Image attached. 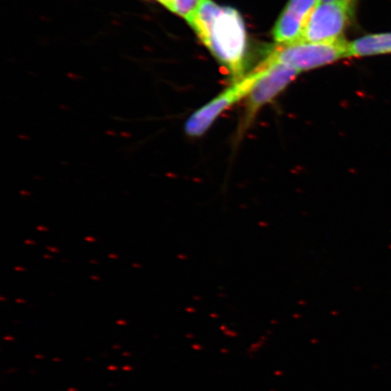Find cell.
<instances>
[{
	"instance_id": "6da1fadb",
	"label": "cell",
	"mask_w": 391,
	"mask_h": 391,
	"mask_svg": "<svg viewBox=\"0 0 391 391\" xmlns=\"http://www.w3.org/2000/svg\"><path fill=\"white\" fill-rule=\"evenodd\" d=\"M197 37L235 78H242L247 55V29L233 7L203 0L189 24Z\"/></svg>"
},
{
	"instance_id": "7a4b0ae2",
	"label": "cell",
	"mask_w": 391,
	"mask_h": 391,
	"mask_svg": "<svg viewBox=\"0 0 391 391\" xmlns=\"http://www.w3.org/2000/svg\"><path fill=\"white\" fill-rule=\"evenodd\" d=\"M349 42L342 37L328 42L299 40L279 45L265 61L269 65H286L302 72L350 57Z\"/></svg>"
},
{
	"instance_id": "3957f363",
	"label": "cell",
	"mask_w": 391,
	"mask_h": 391,
	"mask_svg": "<svg viewBox=\"0 0 391 391\" xmlns=\"http://www.w3.org/2000/svg\"><path fill=\"white\" fill-rule=\"evenodd\" d=\"M267 67V65L262 62L248 75L235 80L233 85L194 111L184 124L185 135L192 140L203 137L224 111L244 98L248 97V93L265 72Z\"/></svg>"
},
{
	"instance_id": "277c9868",
	"label": "cell",
	"mask_w": 391,
	"mask_h": 391,
	"mask_svg": "<svg viewBox=\"0 0 391 391\" xmlns=\"http://www.w3.org/2000/svg\"><path fill=\"white\" fill-rule=\"evenodd\" d=\"M264 62L267 67L248 93L245 111L235 130L234 146L240 143L261 109L277 97L300 73L286 65H269L265 60Z\"/></svg>"
},
{
	"instance_id": "5b68a950",
	"label": "cell",
	"mask_w": 391,
	"mask_h": 391,
	"mask_svg": "<svg viewBox=\"0 0 391 391\" xmlns=\"http://www.w3.org/2000/svg\"><path fill=\"white\" fill-rule=\"evenodd\" d=\"M355 5L344 2H319L307 22L301 40L328 42L343 37Z\"/></svg>"
},
{
	"instance_id": "8992f818",
	"label": "cell",
	"mask_w": 391,
	"mask_h": 391,
	"mask_svg": "<svg viewBox=\"0 0 391 391\" xmlns=\"http://www.w3.org/2000/svg\"><path fill=\"white\" fill-rule=\"evenodd\" d=\"M318 3L319 0H289L274 25V41L278 45H286L301 40Z\"/></svg>"
},
{
	"instance_id": "52a82bcc",
	"label": "cell",
	"mask_w": 391,
	"mask_h": 391,
	"mask_svg": "<svg viewBox=\"0 0 391 391\" xmlns=\"http://www.w3.org/2000/svg\"><path fill=\"white\" fill-rule=\"evenodd\" d=\"M350 57L391 54V32L376 33L349 42Z\"/></svg>"
},
{
	"instance_id": "ba28073f",
	"label": "cell",
	"mask_w": 391,
	"mask_h": 391,
	"mask_svg": "<svg viewBox=\"0 0 391 391\" xmlns=\"http://www.w3.org/2000/svg\"><path fill=\"white\" fill-rule=\"evenodd\" d=\"M203 0H173L171 11L181 17L188 23L193 19Z\"/></svg>"
},
{
	"instance_id": "9c48e42d",
	"label": "cell",
	"mask_w": 391,
	"mask_h": 391,
	"mask_svg": "<svg viewBox=\"0 0 391 391\" xmlns=\"http://www.w3.org/2000/svg\"><path fill=\"white\" fill-rule=\"evenodd\" d=\"M157 2H159L160 4H161L163 7H166V8H168V9H170L171 10V8H172V2H173V0H156Z\"/></svg>"
},
{
	"instance_id": "30bf717a",
	"label": "cell",
	"mask_w": 391,
	"mask_h": 391,
	"mask_svg": "<svg viewBox=\"0 0 391 391\" xmlns=\"http://www.w3.org/2000/svg\"><path fill=\"white\" fill-rule=\"evenodd\" d=\"M335 1H344V2H349V3L355 5L357 0H319V2H335Z\"/></svg>"
}]
</instances>
